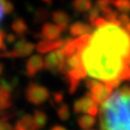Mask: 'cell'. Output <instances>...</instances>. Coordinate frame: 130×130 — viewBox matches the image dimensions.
Here are the masks:
<instances>
[{"label": "cell", "instance_id": "obj_1", "mask_svg": "<svg viewBox=\"0 0 130 130\" xmlns=\"http://www.w3.org/2000/svg\"><path fill=\"white\" fill-rule=\"evenodd\" d=\"M81 61L90 79L114 89L130 78V36L118 24L96 28L81 50Z\"/></svg>", "mask_w": 130, "mask_h": 130}, {"label": "cell", "instance_id": "obj_2", "mask_svg": "<svg viewBox=\"0 0 130 130\" xmlns=\"http://www.w3.org/2000/svg\"><path fill=\"white\" fill-rule=\"evenodd\" d=\"M102 130H130V88L114 90L99 110Z\"/></svg>", "mask_w": 130, "mask_h": 130}, {"label": "cell", "instance_id": "obj_3", "mask_svg": "<svg viewBox=\"0 0 130 130\" xmlns=\"http://www.w3.org/2000/svg\"><path fill=\"white\" fill-rule=\"evenodd\" d=\"M85 84L89 90L88 95L97 106L103 105L107 101L108 97L111 95V93L114 91V88L109 84L96 81L93 79H87L85 81Z\"/></svg>", "mask_w": 130, "mask_h": 130}, {"label": "cell", "instance_id": "obj_4", "mask_svg": "<svg viewBox=\"0 0 130 130\" xmlns=\"http://www.w3.org/2000/svg\"><path fill=\"white\" fill-rule=\"evenodd\" d=\"M26 97L29 103L39 106L48 100L49 91L46 87L40 84L30 83L26 89Z\"/></svg>", "mask_w": 130, "mask_h": 130}, {"label": "cell", "instance_id": "obj_5", "mask_svg": "<svg viewBox=\"0 0 130 130\" xmlns=\"http://www.w3.org/2000/svg\"><path fill=\"white\" fill-rule=\"evenodd\" d=\"M67 55L59 48L49 52L46 57L43 59V68L52 73H60Z\"/></svg>", "mask_w": 130, "mask_h": 130}, {"label": "cell", "instance_id": "obj_6", "mask_svg": "<svg viewBox=\"0 0 130 130\" xmlns=\"http://www.w3.org/2000/svg\"><path fill=\"white\" fill-rule=\"evenodd\" d=\"M34 49L35 45L33 43L23 38L14 43L11 50L0 52V57H25L30 55Z\"/></svg>", "mask_w": 130, "mask_h": 130}, {"label": "cell", "instance_id": "obj_7", "mask_svg": "<svg viewBox=\"0 0 130 130\" xmlns=\"http://www.w3.org/2000/svg\"><path fill=\"white\" fill-rule=\"evenodd\" d=\"M74 112L77 114H88L89 116L95 117L99 114V106H97L92 100L91 97L87 94L86 96L80 97L78 99L73 106Z\"/></svg>", "mask_w": 130, "mask_h": 130}, {"label": "cell", "instance_id": "obj_8", "mask_svg": "<svg viewBox=\"0 0 130 130\" xmlns=\"http://www.w3.org/2000/svg\"><path fill=\"white\" fill-rule=\"evenodd\" d=\"M11 83L2 80L0 83V110H6L11 106Z\"/></svg>", "mask_w": 130, "mask_h": 130}, {"label": "cell", "instance_id": "obj_9", "mask_svg": "<svg viewBox=\"0 0 130 130\" xmlns=\"http://www.w3.org/2000/svg\"><path fill=\"white\" fill-rule=\"evenodd\" d=\"M61 32L62 31L56 25L52 23H45L41 28V33L38 37L47 41H55L59 39Z\"/></svg>", "mask_w": 130, "mask_h": 130}, {"label": "cell", "instance_id": "obj_10", "mask_svg": "<svg viewBox=\"0 0 130 130\" xmlns=\"http://www.w3.org/2000/svg\"><path fill=\"white\" fill-rule=\"evenodd\" d=\"M43 69V57L41 55H32L26 63V74L29 77H34Z\"/></svg>", "mask_w": 130, "mask_h": 130}, {"label": "cell", "instance_id": "obj_11", "mask_svg": "<svg viewBox=\"0 0 130 130\" xmlns=\"http://www.w3.org/2000/svg\"><path fill=\"white\" fill-rule=\"evenodd\" d=\"M69 32L72 36L79 38L82 36L90 35L92 33V27L82 22H76L71 26H69Z\"/></svg>", "mask_w": 130, "mask_h": 130}, {"label": "cell", "instance_id": "obj_12", "mask_svg": "<svg viewBox=\"0 0 130 130\" xmlns=\"http://www.w3.org/2000/svg\"><path fill=\"white\" fill-rule=\"evenodd\" d=\"M63 44V40H55V41H47V40H41L36 45V50L39 53H47L51 52L53 50L59 49Z\"/></svg>", "mask_w": 130, "mask_h": 130}, {"label": "cell", "instance_id": "obj_13", "mask_svg": "<svg viewBox=\"0 0 130 130\" xmlns=\"http://www.w3.org/2000/svg\"><path fill=\"white\" fill-rule=\"evenodd\" d=\"M15 130H37L33 116L25 115L21 117L15 124Z\"/></svg>", "mask_w": 130, "mask_h": 130}, {"label": "cell", "instance_id": "obj_14", "mask_svg": "<svg viewBox=\"0 0 130 130\" xmlns=\"http://www.w3.org/2000/svg\"><path fill=\"white\" fill-rule=\"evenodd\" d=\"M52 20L54 22V25H56L61 31L67 30V28L69 27L70 18L66 12H63L61 10L54 11L52 13Z\"/></svg>", "mask_w": 130, "mask_h": 130}, {"label": "cell", "instance_id": "obj_15", "mask_svg": "<svg viewBox=\"0 0 130 130\" xmlns=\"http://www.w3.org/2000/svg\"><path fill=\"white\" fill-rule=\"evenodd\" d=\"M73 8L76 12H86L92 8V0H74Z\"/></svg>", "mask_w": 130, "mask_h": 130}, {"label": "cell", "instance_id": "obj_16", "mask_svg": "<svg viewBox=\"0 0 130 130\" xmlns=\"http://www.w3.org/2000/svg\"><path fill=\"white\" fill-rule=\"evenodd\" d=\"M11 29L19 36H24L28 32V26L23 19H15L11 24Z\"/></svg>", "mask_w": 130, "mask_h": 130}, {"label": "cell", "instance_id": "obj_17", "mask_svg": "<svg viewBox=\"0 0 130 130\" xmlns=\"http://www.w3.org/2000/svg\"><path fill=\"white\" fill-rule=\"evenodd\" d=\"M33 119H34V122H35V126L38 129H41L43 128L45 125H46V122H47V116L44 112L40 111V110H36L34 112V115H33Z\"/></svg>", "mask_w": 130, "mask_h": 130}, {"label": "cell", "instance_id": "obj_18", "mask_svg": "<svg viewBox=\"0 0 130 130\" xmlns=\"http://www.w3.org/2000/svg\"><path fill=\"white\" fill-rule=\"evenodd\" d=\"M78 124L82 129H90L95 124V117L89 115H82L78 118Z\"/></svg>", "mask_w": 130, "mask_h": 130}, {"label": "cell", "instance_id": "obj_19", "mask_svg": "<svg viewBox=\"0 0 130 130\" xmlns=\"http://www.w3.org/2000/svg\"><path fill=\"white\" fill-rule=\"evenodd\" d=\"M13 10L12 4L9 2V0H0V24L3 21L4 17Z\"/></svg>", "mask_w": 130, "mask_h": 130}, {"label": "cell", "instance_id": "obj_20", "mask_svg": "<svg viewBox=\"0 0 130 130\" xmlns=\"http://www.w3.org/2000/svg\"><path fill=\"white\" fill-rule=\"evenodd\" d=\"M111 4H113L117 10L121 11L122 13L127 14L130 12V0H114Z\"/></svg>", "mask_w": 130, "mask_h": 130}, {"label": "cell", "instance_id": "obj_21", "mask_svg": "<svg viewBox=\"0 0 130 130\" xmlns=\"http://www.w3.org/2000/svg\"><path fill=\"white\" fill-rule=\"evenodd\" d=\"M56 113H57L58 118L60 120H62V121H66V120H68L70 118V109H69V107L67 105H64V104L60 105L57 108Z\"/></svg>", "mask_w": 130, "mask_h": 130}, {"label": "cell", "instance_id": "obj_22", "mask_svg": "<svg viewBox=\"0 0 130 130\" xmlns=\"http://www.w3.org/2000/svg\"><path fill=\"white\" fill-rule=\"evenodd\" d=\"M5 33L0 30V51L3 52V51H6V45H5Z\"/></svg>", "mask_w": 130, "mask_h": 130}, {"label": "cell", "instance_id": "obj_23", "mask_svg": "<svg viewBox=\"0 0 130 130\" xmlns=\"http://www.w3.org/2000/svg\"><path fill=\"white\" fill-rule=\"evenodd\" d=\"M53 101L55 103H57V104L61 103L62 102V94L61 93H55L54 96H53Z\"/></svg>", "mask_w": 130, "mask_h": 130}, {"label": "cell", "instance_id": "obj_24", "mask_svg": "<svg viewBox=\"0 0 130 130\" xmlns=\"http://www.w3.org/2000/svg\"><path fill=\"white\" fill-rule=\"evenodd\" d=\"M123 29H124V30L127 32L128 35H130V22H129V23H128L126 26H124V27H123Z\"/></svg>", "mask_w": 130, "mask_h": 130}, {"label": "cell", "instance_id": "obj_25", "mask_svg": "<svg viewBox=\"0 0 130 130\" xmlns=\"http://www.w3.org/2000/svg\"><path fill=\"white\" fill-rule=\"evenodd\" d=\"M51 130H67V129L63 128V127H61V126H54Z\"/></svg>", "mask_w": 130, "mask_h": 130}, {"label": "cell", "instance_id": "obj_26", "mask_svg": "<svg viewBox=\"0 0 130 130\" xmlns=\"http://www.w3.org/2000/svg\"><path fill=\"white\" fill-rule=\"evenodd\" d=\"M2 72H3V64L0 62V76L2 75Z\"/></svg>", "mask_w": 130, "mask_h": 130}, {"label": "cell", "instance_id": "obj_27", "mask_svg": "<svg viewBox=\"0 0 130 130\" xmlns=\"http://www.w3.org/2000/svg\"><path fill=\"white\" fill-rule=\"evenodd\" d=\"M43 1H45V2H47V3H50L51 0H43Z\"/></svg>", "mask_w": 130, "mask_h": 130}, {"label": "cell", "instance_id": "obj_28", "mask_svg": "<svg viewBox=\"0 0 130 130\" xmlns=\"http://www.w3.org/2000/svg\"><path fill=\"white\" fill-rule=\"evenodd\" d=\"M109 1H110V2H111V3H112V2H113V1H114V0H109Z\"/></svg>", "mask_w": 130, "mask_h": 130}]
</instances>
